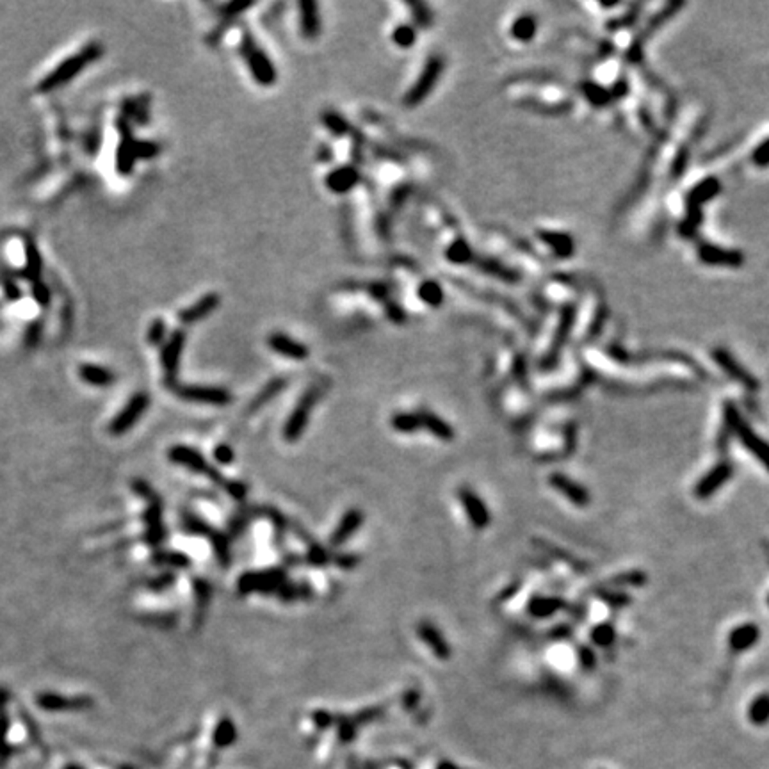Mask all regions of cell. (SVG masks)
Masks as SVG:
<instances>
[{"instance_id":"cell-1","label":"cell","mask_w":769,"mask_h":769,"mask_svg":"<svg viewBox=\"0 0 769 769\" xmlns=\"http://www.w3.org/2000/svg\"><path fill=\"white\" fill-rule=\"evenodd\" d=\"M104 55V46L98 42H91L89 45L82 46L79 52L66 57L63 63H59L48 75L43 77L38 82V93H52L55 89L63 88L64 84L75 79L84 68H88L95 61Z\"/></svg>"},{"instance_id":"cell-2","label":"cell","mask_w":769,"mask_h":769,"mask_svg":"<svg viewBox=\"0 0 769 769\" xmlns=\"http://www.w3.org/2000/svg\"><path fill=\"white\" fill-rule=\"evenodd\" d=\"M725 426L732 429V433H737L743 442V445L753 456L768 469L769 472V444H766L759 435L752 431L748 428V424L737 415V410L734 408V404L727 403L725 404Z\"/></svg>"},{"instance_id":"cell-3","label":"cell","mask_w":769,"mask_h":769,"mask_svg":"<svg viewBox=\"0 0 769 769\" xmlns=\"http://www.w3.org/2000/svg\"><path fill=\"white\" fill-rule=\"evenodd\" d=\"M241 51L242 54H244L246 63H248V68H250L253 79L257 80L260 86H266V88L267 86H273V84L276 82L275 64H273V61L267 57V54L262 51V48H258L257 43H255V39L251 38L250 33L244 34Z\"/></svg>"},{"instance_id":"cell-4","label":"cell","mask_w":769,"mask_h":769,"mask_svg":"<svg viewBox=\"0 0 769 769\" xmlns=\"http://www.w3.org/2000/svg\"><path fill=\"white\" fill-rule=\"evenodd\" d=\"M442 71H444V59L440 55H433L428 63H426L424 70L419 75L417 82L412 86V89L404 95V105L406 107H417L419 104H422L428 98L429 93L435 89V86H437Z\"/></svg>"},{"instance_id":"cell-5","label":"cell","mask_w":769,"mask_h":769,"mask_svg":"<svg viewBox=\"0 0 769 769\" xmlns=\"http://www.w3.org/2000/svg\"><path fill=\"white\" fill-rule=\"evenodd\" d=\"M320 397V388L319 387H310L303 394V397L300 399V403L296 404L294 412L289 417L285 429H283V437L287 438V442H294L303 435L305 428L308 424L310 419V412L316 406V403Z\"/></svg>"},{"instance_id":"cell-6","label":"cell","mask_w":769,"mask_h":769,"mask_svg":"<svg viewBox=\"0 0 769 769\" xmlns=\"http://www.w3.org/2000/svg\"><path fill=\"white\" fill-rule=\"evenodd\" d=\"M170 387H173L180 399L189 401V403L226 406L232 401L230 392L219 387H196V385H177V383H173Z\"/></svg>"},{"instance_id":"cell-7","label":"cell","mask_w":769,"mask_h":769,"mask_svg":"<svg viewBox=\"0 0 769 769\" xmlns=\"http://www.w3.org/2000/svg\"><path fill=\"white\" fill-rule=\"evenodd\" d=\"M148 404H150V395L146 394V392H138V394H134L132 397H130L129 403L123 406V410L118 413L116 419H113V422L109 424V433L120 437V435L129 431V429L132 428L139 419H141L143 413H145L146 408H148Z\"/></svg>"},{"instance_id":"cell-8","label":"cell","mask_w":769,"mask_h":769,"mask_svg":"<svg viewBox=\"0 0 769 769\" xmlns=\"http://www.w3.org/2000/svg\"><path fill=\"white\" fill-rule=\"evenodd\" d=\"M458 495H460V503H462L463 509H465L467 516H469V520L472 522V525H474L478 531L487 529L491 522V515L487 503H482L481 497H479L472 488H467V487L460 488V490H458Z\"/></svg>"},{"instance_id":"cell-9","label":"cell","mask_w":769,"mask_h":769,"mask_svg":"<svg viewBox=\"0 0 769 769\" xmlns=\"http://www.w3.org/2000/svg\"><path fill=\"white\" fill-rule=\"evenodd\" d=\"M168 454H170V460L173 463L188 467L189 470H192V472H196V474H205L210 479L221 481V476L217 474L216 470H212L210 467H208V463L205 462V458L201 456L198 451L191 449V447H186V445H175V447H171Z\"/></svg>"},{"instance_id":"cell-10","label":"cell","mask_w":769,"mask_h":769,"mask_svg":"<svg viewBox=\"0 0 769 769\" xmlns=\"http://www.w3.org/2000/svg\"><path fill=\"white\" fill-rule=\"evenodd\" d=\"M732 476H734V465L728 462L719 463L709 474L700 479V482L694 488V497L700 500L709 499L711 495H714L719 488L723 487L725 482L730 481Z\"/></svg>"},{"instance_id":"cell-11","label":"cell","mask_w":769,"mask_h":769,"mask_svg":"<svg viewBox=\"0 0 769 769\" xmlns=\"http://www.w3.org/2000/svg\"><path fill=\"white\" fill-rule=\"evenodd\" d=\"M186 333L182 329L171 333V337L168 338V342L163 347V354H161V363H163L164 370H166L168 383H175L177 370H179L180 356H182L183 345H186Z\"/></svg>"},{"instance_id":"cell-12","label":"cell","mask_w":769,"mask_h":769,"mask_svg":"<svg viewBox=\"0 0 769 769\" xmlns=\"http://www.w3.org/2000/svg\"><path fill=\"white\" fill-rule=\"evenodd\" d=\"M549 482L550 487L554 488V490H557L561 495H565L566 500H570V503L574 504V506L577 507H586L588 504L591 503V497H590V491H588L586 487H582V485H579L577 481H574V479H570L568 476L565 474H552L549 478Z\"/></svg>"},{"instance_id":"cell-13","label":"cell","mask_w":769,"mask_h":769,"mask_svg":"<svg viewBox=\"0 0 769 769\" xmlns=\"http://www.w3.org/2000/svg\"><path fill=\"white\" fill-rule=\"evenodd\" d=\"M326 188L335 194H345L360 182V171L356 166H342L329 171L326 177Z\"/></svg>"},{"instance_id":"cell-14","label":"cell","mask_w":769,"mask_h":769,"mask_svg":"<svg viewBox=\"0 0 769 769\" xmlns=\"http://www.w3.org/2000/svg\"><path fill=\"white\" fill-rule=\"evenodd\" d=\"M267 344H269V347L275 351V353L282 354V356L285 358H291V360H298V362H301V360H307L308 358L307 345L294 341V338L285 335V333H273V335H269Z\"/></svg>"},{"instance_id":"cell-15","label":"cell","mask_w":769,"mask_h":769,"mask_svg":"<svg viewBox=\"0 0 769 769\" xmlns=\"http://www.w3.org/2000/svg\"><path fill=\"white\" fill-rule=\"evenodd\" d=\"M761 637V628L757 624H743L736 627L728 636V646L732 653H743L755 646Z\"/></svg>"},{"instance_id":"cell-16","label":"cell","mask_w":769,"mask_h":769,"mask_svg":"<svg viewBox=\"0 0 769 769\" xmlns=\"http://www.w3.org/2000/svg\"><path fill=\"white\" fill-rule=\"evenodd\" d=\"M219 303H221V298L219 294H216V292L203 296L201 300H198L194 305H191V307L186 308V310H182V312L179 314L180 323H182V325H192V323H198V320L210 316V314L219 307Z\"/></svg>"},{"instance_id":"cell-17","label":"cell","mask_w":769,"mask_h":769,"mask_svg":"<svg viewBox=\"0 0 769 769\" xmlns=\"http://www.w3.org/2000/svg\"><path fill=\"white\" fill-rule=\"evenodd\" d=\"M417 632H419L420 640L428 644L429 649H431V652L435 653L438 659H442V661H447V659H449L451 646L447 644V641H445L444 634H442V632L438 631L431 622H420Z\"/></svg>"},{"instance_id":"cell-18","label":"cell","mask_w":769,"mask_h":769,"mask_svg":"<svg viewBox=\"0 0 769 769\" xmlns=\"http://www.w3.org/2000/svg\"><path fill=\"white\" fill-rule=\"evenodd\" d=\"M24 253H26V266L21 269L20 276L29 280L30 283L39 282L43 271V258L38 250V246H36V242L30 237L26 239V242H24Z\"/></svg>"},{"instance_id":"cell-19","label":"cell","mask_w":769,"mask_h":769,"mask_svg":"<svg viewBox=\"0 0 769 769\" xmlns=\"http://www.w3.org/2000/svg\"><path fill=\"white\" fill-rule=\"evenodd\" d=\"M362 522H363V513L360 512V509H350V512L345 513V515L342 516L341 522H338L337 529H335L332 534L333 547H338V545L344 543L347 538L353 536L354 532L358 531V527L362 525Z\"/></svg>"},{"instance_id":"cell-20","label":"cell","mask_w":769,"mask_h":769,"mask_svg":"<svg viewBox=\"0 0 769 769\" xmlns=\"http://www.w3.org/2000/svg\"><path fill=\"white\" fill-rule=\"evenodd\" d=\"M300 11H301V33L305 38L316 39L320 34V17H319V6L316 2L310 0H303L300 2Z\"/></svg>"},{"instance_id":"cell-21","label":"cell","mask_w":769,"mask_h":769,"mask_svg":"<svg viewBox=\"0 0 769 769\" xmlns=\"http://www.w3.org/2000/svg\"><path fill=\"white\" fill-rule=\"evenodd\" d=\"M79 376L82 381L89 383L91 387H111L116 381V374L107 367L95 365V363H84L79 367Z\"/></svg>"},{"instance_id":"cell-22","label":"cell","mask_w":769,"mask_h":769,"mask_svg":"<svg viewBox=\"0 0 769 769\" xmlns=\"http://www.w3.org/2000/svg\"><path fill=\"white\" fill-rule=\"evenodd\" d=\"M419 419H420V426H422L424 429H428V431L431 433V435H435L437 438H440V440L449 442L454 438V429L451 428L444 419H440V417L435 415V413L429 412V410H422V412L419 413Z\"/></svg>"},{"instance_id":"cell-23","label":"cell","mask_w":769,"mask_h":769,"mask_svg":"<svg viewBox=\"0 0 769 769\" xmlns=\"http://www.w3.org/2000/svg\"><path fill=\"white\" fill-rule=\"evenodd\" d=\"M38 705L46 711H61V709H82V707L91 705V700L88 696H79V698H63L57 694H42L38 696Z\"/></svg>"},{"instance_id":"cell-24","label":"cell","mask_w":769,"mask_h":769,"mask_svg":"<svg viewBox=\"0 0 769 769\" xmlns=\"http://www.w3.org/2000/svg\"><path fill=\"white\" fill-rule=\"evenodd\" d=\"M134 141L136 139L134 138H127V139H121L120 146H118L116 150V170L120 175L127 177L132 173L134 170V164H136V154H134Z\"/></svg>"},{"instance_id":"cell-25","label":"cell","mask_w":769,"mask_h":769,"mask_svg":"<svg viewBox=\"0 0 769 769\" xmlns=\"http://www.w3.org/2000/svg\"><path fill=\"white\" fill-rule=\"evenodd\" d=\"M716 360H718V363L725 369V372H728V374L732 376V378H736L737 381H741L744 385V387L748 388H757V381L752 378V376L748 374V372H744L743 367L737 365L736 362H734V358L730 356V354L727 353H718L716 354Z\"/></svg>"},{"instance_id":"cell-26","label":"cell","mask_w":769,"mask_h":769,"mask_svg":"<svg viewBox=\"0 0 769 769\" xmlns=\"http://www.w3.org/2000/svg\"><path fill=\"white\" fill-rule=\"evenodd\" d=\"M563 607V600L557 597H536L529 604V613L536 618H547L556 615Z\"/></svg>"},{"instance_id":"cell-27","label":"cell","mask_w":769,"mask_h":769,"mask_svg":"<svg viewBox=\"0 0 769 769\" xmlns=\"http://www.w3.org/2000/svg\"><path fill=\"white\" fill-rule=\"evenodd\" d=\"M748 718L753 725H766L769 721V693H761L748 707Z\"/></svg>"},{"instance_id":"cell-28","label":"cell","mask_w":769,"mask_h":769,"mask_svg":"<svg viewBox=\"0 0 769 769\" xmlns=\"http://www.w3.org/2000/svg\"><path fill=\"white\" fill-rule=\"evenodd\" d=\"M320 120H323L326 129H328L333 136H337V138H344V136H347V134L351 132L350 121L345 120L342 114H338L337 111H333V109L325 111L323 116H320Z\"/></svg>"},{"instance_id":"cell-29","label":"cell","mask_w":769,"mask_h":769,"mask_svg":"<svg viewBox=\"0 0 769 769\" xmlns=\"http://www.w3.org/2000/svg\"><path fill=\"white\" fill-rule=\"evenodd\" d=\"M419 298L424 301L428 307H440L444 303V291L437 282L433 280H426L420 283L419 287Z\"/></svg>"},{"instance_id":"cell-30","label":"cell","mask_w":769,"mask_h":769,"mask_svg":"<svg viewBox=\"0 0 769 769\" xmlns=\"http://www.w3.org/2000/svg\"><path fill=\"white\" fill-rule=\"evenodd\" d=\"M392 428L399 433H415L419 431L420 426L419 413H395L390 420Z\"/></svg>"},{"instance_id":"cell-31","label":"cell","mask_w":769,"mask_h":769,"mask_svg":"<svg viewBox=\"0 0 769 769\" xmlns=\"http://www.w3.org/2000/svg\"><path fill=\"white\" fill-rule=\"evenodd\" d=\"M285 385H287V381H285V379H273L271 383H267L266 387L260 390V394L255 397L253 403H251V406H250L251 412H253V410H258V408H262L264 404L269 403V401L273 399L276 394H280V392H282V388L285 387Z\"/></svg>"},{"instance_id":"cell-32","label":"cell","mask_w":769,"mask_h":769,"mask_svg":"<svg viewBox=\"0 0 769 769\" xmlns=\"http://www.w3.org/2000/svg\"><path fill=\"white\" fill-rule=\"evenodd\" d=\"M445 255H447V258H449L453 264H467L472 260V248L467 244L465 239L458 237L456 241L447 248Z\"/></svg>"},{"instance_id":"cell-33","label":"cell","mask_w":769,"mask_h":769,"mask_svg":"<svg viewBox=\"0 0 769 769\" xmlns=\"http://www.w3.org/2000/svg\"><path fill=\"white\" fill-rule=\"evenodd\" d=\"M392 39H394V43L399 48H412L417 42V29L413 26L403 24V26H399L394 30Z\"/></svg>"},{"instance_id":"cell-34","label":"cell","mask_w":769,"mask_h":769,"mask_svg":"<svg viewBox=\"0 0 769 769\" xmlns=\"http://www.w3.org/2000/svg\"><path fill=\"white\" fill-rule=\"evenodd\" d=\"M6 702H8V693L4 689H0V762H4L6 757H8V748H6V732H8Z\"/></svg>"},{"instance_id":"cell-35","label":"cell","mask_w":769,"mask_h":769,"mask_svg":"<svg viewBox=\"0 0 769 769\" xmlns=\"http://www.w3.org/2000/svg\"><path fill=\"white\" fill-rule=\"evenodd\" d=\"M512 34H513V38H515V39H520V42H527L532 34H534V20H532L531 17L518 18V20L513 24Z\"/></svg>"},{"instance_id":"cell-36","label":"cell","mask_w":769,"mask_h":769,"mask_svg":"<svg viewBox=\"0 0 769 769\" xmlns=\"http://www.w3.org/2000/svg\"><path fill=\"white\" fill-rule=\"evenodd\" d=\"M591 640L599 644V646H609V644L615 643L616 640L615 627H611L609 624L597 625V627L591 631Z\"/></svg>"},{"instance_id":"cell-37","label":"cell","mask_w":769,"mask_h":769,"mask_svg":"<svg viewBox=\"0 0 769 769\" xmlns=\"http://www.w3.org/2000/svg\"><path fill=\"white\" fill-rule=\"evenodd\" d=\"M214 737H216L217 746H228V744H232L233 739H235V727H233L232 721L230 719L219 721Z\"/></svg>"},{"instance_id":"cell-38","label":"cell","mask_w":769,"mask_h":769,"mask_svg":"<svg viewBox=\"0 0 769 769\" xmlns=\"http://www.w3.org/2000/svg\"><path fill=\"white\" fill-rule=\"evenodd\" d=\"M161 152V146L157 145V143L154 141H134V154H136V159H141V161H150V159H154L155 155Z\"/></svg>"},{"instance_id":"cell-39","label":"cell","mask_w":769,"mask_h":769,"mask_svg":"<svg viewBox=\"0 0 769 769\" xmlns=\"http://www.w3.org/2000/svg\"><path fill=\"white\" fill-rule=\"evenodd\" d=\"M150 120V96H139L136 98V113H134L132 121H136L138 125H145Z\"/></svg>"},{"instance_id":"cell-40","label":"cell","mask_w":769,"mask_h":769,"mask_svg":"<svg viewBox=\"0 0 769 769\" xmlns=\"http://www.w3.org/2000/svg\"><path fill=\"white\" fill-rule=\"evenodd\" d=\"M42 337H43V323L39 319L33 320V323H29V326H27L26 329V337H24V342H26V347H36V345L42 342Z\"/></svg>"},{"instance_id":"cell-41","label":"cell","mask_w":769,"mask_h":769,"mask_svg":"<svg viewBox=\"0 0 769 769\" xmlns=\"http://www.w3.org/2000/svg\"><path fill=\"white\" fill-rule=\"evenodd\" d=\"M30 291H33V298L34 301L39 305V307H48L51 305V300H52V294H51V289H48V285H46L45 282H34L33 287H30Z\"/></svg>"},{"instance_id":"cell-42","label":"cell","mask_w":769,"mask_h":769,"mask_svg":"<svg viewBox=\"0 0 769 769\" xmlns=\"http://www.w3.org/2000/svg\"><path fill=\"white\" fill-rule=\"evenodd\" d=\"M2 291H4L6 300L9 303H18L21 300V291L18 287V283L15 282L13 276H4L2 278Z\"/></svg>"},{"instance_id":"cell-43","label":"cell","mask_w":769,"mask_h":769,"mask_svg":"<svg viewBox=\"0 0 769 769\" xmlns=\"http://www.w3.org/2000/svg\"><path fill=\"white\" fill-rule=\"evenodd\" d=\"M615 582L618 586H643L646 582V575L643 572H628V574L618 575Z\"/></svg>"},{"instance_id":"cell-44","label":"cell","mask_w":769,"mask_h":769,"mask_svg":"<svg viewBox=\"0 0 769 769\" xmlns=\"http://www.w3.org/2000/svg\"><path fill=\"white\" fill-rule=\"evenodd\" d=\"M166 337V323L163 319H155L148 329V342L152 345H159Z\"/></svg>"},{"instance_id":"cell-45","label":"cell","mask_w":769,"mask_h":769,"mask_svg":"<svg viewBox=\"0 0 769 769\" xmlns=\"http://www.w3.org/2000/svg\"><path fill=\"white\" fill-rule=\"evenodd\" d=\"M410 9L413 11V17H415L417 24L422 27H428L429 24H431V13H429V8L426 4H420V2H410Z\"/></svg>"},{"instance_id":"cell-46","label":"cell","mask_w":769,"mask_h":769,"mask_svg":"<svg viewBox=\"0 0 769 769\" xmlns=\"http://www.w3.org/2000/svg\"><path fill=\"white\" fill-rule=\"evenodd\" d=\"M251 6H253L251 2H230V4L221 6L219 11L225 18H233V17H237V15L244 13L246 9H250Z\"/></svg>"},{"instance_id":"cell-47","label":"cell","mask_w":769,"mask_h":769,"mask_svg":"<svg viewBox=\"0 0 769 769\" xmlns=\"http://www.w3.org/2000/svg\"><path fill=\"white\" fill-rule=\"evenodd\" d=\"M155 561L166 563L171 566H188L189 559L182 554H159V557H155Z\"/></svg>"},{"instance_id":"cell-48","label":"cell","mask_w":769,"mask_h":769,"mask_svg":"<svg viewBox=\"0 0 769 769\" xmlns=\"http://www.w3.org/2000/svg\"><path fill=\"white\" fill-rule=\"evenodd\" d=\"M755 163L759 164V166H768L769 164V139L768 141L762 143L759 148H757L755 152Z\"/></svg>"},{"instance_id":"cell-49","label":"cell","mask_w":769,"mask_h":769,"mask_svg":"<svg viewBox=\"0 0 769 769\" xmlns=\"http://www.w3.org/2000/svg\"><path fill=\"white\" fill-rule=\"evenodd\" d=\"M214 456H216L217 462L223 463V465H228V463L233 462V453L228 445H219V447L216 449V453H214Z\"/></svg>"},{"instance_id":"cell-50","label":"cell","mask_w":769,"mask_h":769,"mask_svg":"<svg viewBox=\"0 0 769 769\" xmlns=\"http://www.w3.org/2000/svg\"><path fill=\"white\" fill-rule=\"evenodd\" d=\"M100 132L98 130H91V132L88 134V138H86V148H88L89 154H96V150L100 148Z\"/></svg>"},{"instance_id":"cell-51","label":"cell","mask_w":769,"mask_h":769,"mask_svg":"<svg viewBox=\"0 0 769 769\" xmlns=\"http://www.w3.org/2000/svg\"><path fill=\"white\" fill-rule=\"evenodd\" d=\"M308 561L312 563V565H325L328 561V556H326V552L320 547H314L308 552Z\"/></svg>"},{"instance_id":"cell-52","label":"cell","mask_w":769,"mask_h":769,"mask_svg":"<svg viewBox=\"0 0 769 769\" xmlns=\"http://www.w3.org/2000/svg\"><path fill=\"white\" fill-rule=\"evenodd\" d=\"M116 127H118V132H120L121 139L132 138V130H130V127H132V121L127 120V118H123V116H120L116 120Z\"/></svg>"},{"instance_id":"cell-53","label":"cell","mask_w":769,"mask_h":769,"mask_svg":"<svg viewBox=\"0 0 769 769\" xmlns=\"http://www.w3.org/2000/svg\"><path fill=\"white\" fill-rule=\"evenodd\" d=\"M226 490H228L230 495H232V497H235L237 500L244 499L246 488H244V485H242V482L228 481V482H226Z\"/></svg>"},{"instance_id":"cell-54","label":"cell","mask_w":769,"mask_h":769,"mask_svg":"<svg viewBox=\"0 0 769 769\" xmlns=\"http://www.w3.org/2000/svg\"><path fill=\"white\" fill-rule=\"evenodd\" d=\"M387 312H388V317H390L394 323H403L404 317H406V316H404V312H403V308H401L399 305H395V303H388L387 305Z\"/></svg>"},{"instance_id":"cell-55","label":"cell","mask_w":769,"mask_h":769,"mask_svg":"<svg viewBox=\"0 0 769 769\" xmlns=\"http://www.w3.org/2000/svg\"><path fill=\"white\" fill-rule=\"evenodd\" d=\"M372 294L378 298V300H388V296H390V287L388 285H385V283H376V285H372V287L369 289Z\"/></svg>"},{"instance_id":"cell-56","label":"cell","mask_w":769,"mask_h":769,"mask_svg":"<svg viewBox=\"0 0 769 769\" xmlns=\"http://www.w3.org/2000/svg\"><path fill=\"white\" fill-rule=\"evenodd\" d=\"M314 721H316V723L319 725L320 728H326L329 723H332L333 719H332V716L328 714V712L319 711V712H316V714H314Z\"/></svg>"},{"instance_id":"cell-57","label":"cell","mask_w":769,"mask_h":769,"mask_svg":"<svg viewBox=\"0 0 769 769\" xmlns=\"http://www.w3.org/2000/svg\"><path fill=\"white\" fill-rule=\"evenodd\" d=\"M171 582H173V575L166 574V575H163L161 579H155V581L152 582V588H154V590H163V588L170 586Z\"/></svg>"},{"instance_id":"cell-58","label":"cell","mask_w":769,"mask_h":769,"mask_svg":"<svg viewBox=\"0 0 769 769\" xmlns=\"http://www.w3.org/2000/svg\"><path fill=\"white\" fill-rule=\"evenodd\" d=\"M581 662L584 664V668H591L595 664V657L591 653L590 649H581Z\"/></svg>"},{"instance_id":"cell-59","label":"cell","mask_w":769,"mask_h":769,"mask_svg":"<svg viewBox=\"0 0 769 769\" xmlns=\"http://www.w3.org/2000/svg\"><path fill=\"white\" fill-rule=\"evenodd\" d=\"M768 606H769V597H768Z\"/></svg>"}]
</instances>
